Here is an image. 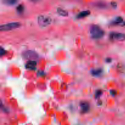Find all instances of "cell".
I'll return each instance as SVG.
<instances>
[{
	"instance_id": "1",
	"label": "cell",
	"mask_w": 125,
	"mask_h": 125,
	"mask_svg": "<svg viewBox=\"0 0 125 125\" xmlns=\"http://www.w3.org/2000/svg\"><path fill=\"white\" fill-rule=\"evenodd\" d=\"M91 37L94 39L101 38L104 35V31L96 25H92L90 28Z\"/></svg>"
},
{
	"instance_id": "2",
	"label": "cell",
	"mask_w": 125,
	"mask_h": 125,
	"mask_svg": "<svg viewBox=\"0 0 125 125\" xmlns=\"http://www.w3.org/2000/svg\"><path fill=\"white\" fill-rule=\"evenodd\" d=\"M21 23L19 22H11L8 23L3 24L0 26V30L1 31H10L12 29H16L20 26Z\"/></svg>"
},
{
	"instance_id": "3",
	"label": "cell",
	"mask_w": 125,
	"mask_h": 125,
	"mask_svg": "<svg viewBox=\"0 0 125 125\" xmlns=\"http://www.w3.org/2000/svg\"><path fill=\"white\" fill-rule=\"evenodd\" d=\"M52 20L50 17L46 15H40L37 18V22L42 27H45L51 23Z\"/></svg>"
},
{
	"instance_id": "4",
	"label": "cell",
	"mask_w": 125,
	"mask_h": 125,
	"mask_svg": "<svg viewBox=\"0 0 125 125\" xmlns=\"http://www.w3.org/2000/svg\"><path fill=\"white\" fill-rule=\"evenodd\" d=\"M23 57L26 59L29 60V61H34L35 59H37L38 57V54L34 51L32 50H27L23 53Z\"/></svg>"
},
{
	"instance_id": "5",
	"label": "cell",
	"mask_w": 125,
	"mask_h": 125,
	"mask_svg": "<svg viewBox=\"0 0 125 125\" xmlns=\"http://www.w3.org/2000/svg\"><path fill=\"white\" fill-rule=\"evenodd\" d=\"M109 37L111 39L118 41H123L125 40V34L121 32H112L110 33Z\"/></svg>"
},
{
	"instance_id": "6",
	"label": "cell",
	"mask_w": 125,
	"mask_h": 125,
	"mask_svg": "<svg viewBox=\"0 0 125 125\" xmlns=\"http://www.w3.org/2000/svg\"><path fill=\"white\" fill-rule=\"evenodd\" d=\"M80 107L83 112H87L90 109V104L87 101H82L80 103Z\"/></svg>"
},
{
	"instance_id": "7",
	"label": "cell",
	"mask_w": 125,
	"mask_h": 125,
	"mask_svg": "<svg viewBox=\"0 0 125 125\" xmlns=\"http://www.w3.org/2000/svg\"><path fill=\"white\" fill-rule=\"evenodd\" d=\"M36 65H37V63L35 61H29L25 65V67L28 70H33L36 69Z\"/></svg>"
},
{
	"instance_id": "8",
	"label": "cell",
	"mask_w": 125,
	"mask_h": 125,
	"mask_svg": "<svg viewBox=\"0 0 125 125\" xmlns=\"http://www.w3.org/2000/svg\"><path fill=\"white\" fill-rule=\"evenodd\" d=\"M90 11H88V10L83 11L77 15L76 18L77 19H82V18L86 17L88 16V15H90Z\"/></svg>"
},
{
	"instance_id": "9",
	"label": "cell",
	"mask_w": 125,
	"mask_h": 125,
	"mask_svg": "<svg viewBox=\"0 0 125 125\" xmlns=\"http://www.w3.org/2000/svg\"><path fill=\"white\" fill-rule=\"evenodd\" d=\"M91 75L94 76H99L101 75L103 73V70L101 69H92L90 71Z\"/></svg>"
},
{
	"instance_id": "10",
	"label": "cell",
	"mask_w": 125,
	"mask_h": 125,
	"mask_svg": "<svg viewBox=\"0 0 125 125\" xmlns=\"http://www.w3.org/2000/svg\"><path fill=\"white\" fill-rule=\"evenodd\" d=\"M57 12L61 16H63V17H67L68 15V12L65 10L63 9L61 7H58L57 9Z\"/></svg>"
},
{
	"instance_id": "11",
	"label": "cell",
	"mask_w": 125,
	"mask_h": 125,
	"mask_svg": "<svg viewBox=\"0 0 125 125\" xmlns=\"http://www.w3.org/2000/svg\"><path fill=\"white\" fill-rule=\"evenodd\" d=\"M123 21V18L121 17H116L113 21H112V23L114 24V25H118V24L121 23Z\"/></svg>"
},
{
	"instance_id": "12",
	"label": "cell",
	"mask_w": 125,
	"mask_h": 125,
	"mask_svg": "<svg viewBox=\"0 0 125 125\" xmlns=\"http://www.w3.org/2000/svg\"><path fill=\"white\" fill-rule=\"evenodd\" d=\"M3 3L7 5H14L17 3V1H16V0H6V1H3Z\"/></svg>"
},
{
	"instance_id": "13",
	"label": "cell",
	"mask_w": 125,
	"mask_h": 125,
	"mask_svg": "<svg viewBox=\"0 0 125 125\" xmlns=\"http://www.w3.org/2000/svg\"><path fill=\"white\" fill-rule=\"evenodd\" d=\"M95 6L98 7L100 8H105L106 7V4L104 3V2H97L95 3Z\"/></svg>"
},
{
	"instance_id": "14",
	"label": "cell",
	"mask_w": 125,
	"mask_h": 125,
	"mask_svg": "<svg viewBox=\"0 0 125 125\" xmlns=\"http://www.w3.org/2000/svg\"><path fill=\"white\" fill-rule=\"evenodd\" d=\"M17 11L19 13H22L24 11V6L22 4H20L17 7Z\"/></svg>"
},
{
	"instance_id": "15",
	"label": "cell",
	"mask_w": 125,
	"mask_h": 125,
	"mask_svg": "<svg viewBox=\"0 0 125 125\" xmlns=\"http://www.w3.org/2000/svg\"><path fill=\"white\" fill-rule=\"evenodd\" d=\"M103 94V92L101 90H97L95 92V98H98L101 96V95Z\"/></svg>"
},
{
	"instance_id": "16",
	"label": "cell",
	"mask_w": 125,
	"mask_h": 125,
	"mask_svg": "<svg viewBox=\"0 0 125 125\" xmlns=\"http://www.w3.org/2000/svg\"><path fill=\"white\" fill-rule=\"evenodd\" d=\"M6 50H4L3 47H1V49H0V54H1V56L4 55L6 53Z\"/></svg>"
},
{
	"instance_id": "17",
	"label": "cell",
	"mask_w": 125,
	"mask_h": 125,
	"mask_svg": "<svg viewBox=\"0 0 125 125\" xmlns=\"http://www.w3.org/2000/svg\"><path fill=\"white\" fill-rule=\"evenodd\" d=\"M110 92H111V94L112 96H114L116 94V91L114 90H111L110 91Z\"/></svg>"
},
{
	"instance_id": "18",
	"label": "cell",
	"mask_w": 125,
	"mask_h": 125,
	"mask_svg": "<svg viewBox=\"0 0 125 125\" xmlns=\"http://www.w3.org/2000/svg\"><path fill=\"white\" fill-rule=\"evenodd\" d=\"M111 4H112V6L114 8H115L116 7H117V3H116L115 2H112V3H111Z\"/></svg>"
},
{
	"instance_id": "19",
	"label": "cell",
	"mask_w": 125,
	"mask_h": 125,
	"mask_svg": "<svg viewBox=\"0 0 125 125\" xmlns=\"http://www.w3.org/2000/svg\"><path fill=\"white\" fill-rule=\"evenodd\" d=\"M106 61H107V62H111V61H112V59H111V58H107Z\"/></svg>"
}]
</instances>
